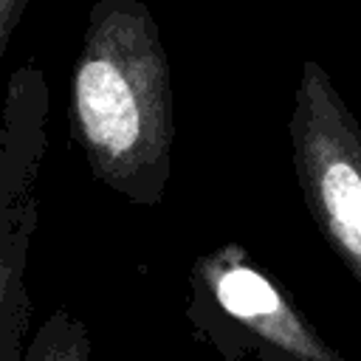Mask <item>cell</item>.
<instances>
[{
    "mask_svg": "<svg viewBox=\"0 0 361 361\" xmlns=\"http://www.w3.org/2000/svg\"><path fill=\"white\" fill-rule=\"evenodd\" d=\"M71 138L90 175L158 206L175 147V96L161 28L141 0H93L71 71Z\"/></svg>",
    "mask_w": 361,
    "mask_h": 361,
    "instance_id": "obj_1",
    "label": "cell"
},
{
    "mask_svg": "<svg viewBox=\"0 0 361 361\" xmlns=\"http://www.w3.org/2000/svg\"><path fill=\"white\" fill-rule=\"evenodd\" d=\"M183 319L223 361H350L237 240L195 257Z\"/></svg>",
    "mask_w": 361,
    "mask_h": 361,
    "instance_id": "obj_2",
    "label": "cell"
},
{
    "mask_svg": "<svg viewBox=\"0 0 361 361\" xmlns=\"http://www.w3.org/2000/svg\"><path fill=\"white\" fill-rule=\"evenodd\" d=\"M288 135L302 200L361 288V124L316 59L302 62Z\"/></svg>",
    "mask_w": 361,
    "mask_h": 361,
    "instance_id": "obj_3",
    "label": "cell"
},
{
    "mask_svg": "<svg viewBox=\"0 0 361 361\" xmlns=\"http://www.w3.org/2000/svg\"><path fill=\"white\" fill-rule=\"evenodd\" d=\"M20 361H93V341L85 322L68 307L51 310L25 344Z\"/></svg>",
    "mask_w": 361,
    "mask_h": 361,
    "instance_id": "obj_5",
    "label": "cell"
},
{
    "mask_svg": "<svg viewBox=\"0 0 361 361\" xmlns=\"http://www.w3.org/2000/svg\"><path fill=\"white\" fill-rule=\"evenodd\" d=\"M28 310H31L28 285H20L0 310V361H20L25 350L23 336L28 327Z\"/></svg>",
    "mask_w": 361,
    "mask_h": 361,
    "instance_id": "obj_6",
    "label": "cell"
},
{
    "mask_svg": "<svg viewBox=\"0 0 361 361\" xmlns=\"http://www.w3.org/2000/svg\"><path fill=\"white\" fill-rule=\"evenodd\" d=\"M25 6H28V0H0V62L6 56L11 34L17 31L23 14H25Z\"/></svg>",
    "mask_w": 361,
    "mask_h": 361,
    "instance_id": "obj_7",
    "label": "cell"
},
{
    "mask_svg": "<svg viewBox=\"0 0 361 361\" xmlns=\"http://www.w3.org/2000/svg\"><path fill=\"white\" fill-rule=\"evenodd\" d=\"M48 85L37 65L11 73L0 121V310L25 285L37 231V178L48 147Z\"/></svg>",
    "mask_w": 361,
    "mask_h": 361,
    "instance_id": "obj_4",
    "label": "cell"
}]
</instances>
